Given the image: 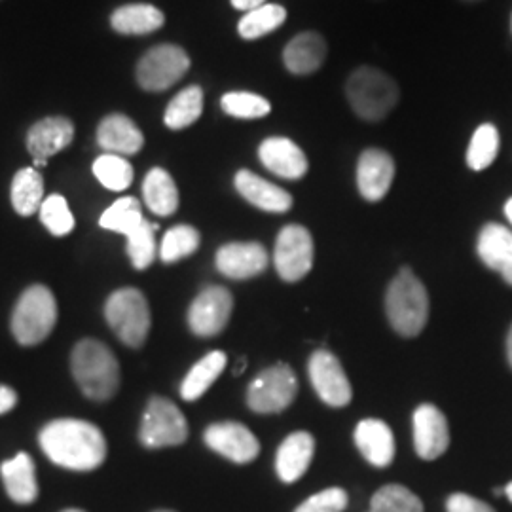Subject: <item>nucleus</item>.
Returning <instances> with one entry per match:
<instances>
[{"label": "nucleus", "mask_w": 512, "mask_h": 512, "mask_svg": "<svg viewBox=\"0 0 512 512\" xmlns=\"http://www.w3.org/2000/svg\"><path fill=\"white\" fill-rule=\"evenodd\" d=\"M38 442L52 463L69 471L88 473L107 458V440L90 421H50L42 427Z\"/></svg>", "instance_id": "1"}, {"label": "nucleus", "mask_w": 512, "mask_h": 512, "mask_svg": "<svg viewBox=\"0 0 512 512\" xmlns=\"http://www.w3.org/2000/svg\"><path fill=\"white\" fill-rule=\"evenodd\" d=\"M71 370L82 393L92 401H109L120 387V365L99 340H82L71 355Z\"/></svg>", "instance_id": "2"}, {"label": "nucleus", "mask_w": 512, "mask_h": 512, "mask_svg": "<svg viewBox=\"0 0 512 512\" xmlns=\"http://www.w3.org/2000/svg\"><path fill=\"white\" fill-rule=\"evenodd\" d=\"M385 311L391 327L404 338H414L425 329L429 319V294L412 270L404 268L385 296Z\"/></svg>", "instance_id": "3"}, {"label": "nucleus", "mask_w": 512, "mask_h": 512, "mask_svg": "<svg viewBox=\"0 0 512 512\" xmlns=\"http://www.w3.org/2000/svg\"><path fill=\"white\" fill-rule=\"evenodd\" d=\"M346 97L351 109L366 122H380L399 103V86L389 74L361 67L349 74Z\"/></svg>", "instance_id": "4"}, {"label": "nucleus", "mask_w": 512, "mask_h": 512, "mask_svg": "<svg viewBox=\"0 0 512 512\" xmlns=\"http://www.w3.org/2000/svg\"><path fill=\"white\" fill-rule=\"evenodd\" d=\"M55 321L54 294L44 285H33L19 296L18 306L12 313V332L19 344L37 346L52 334Z\"/></svg>", "instance_id": "5"}, {"label": "nucleus", "mask_w": 512, "mask_h": 512, "mask_svg": "<svg viewBox=\"0 0 512 512\" xmlns=\"http://www.w3.org/2000/svg\"><path fill=\"white\" fill-rule=\"evenodd\" d=\"M105 317L114 334L129 346L141 348L150 332V308L139 289H120L112 293L105 306Z\"/></svg>", "instance_id": "6"}, {"label": "nucleus", "mask_w": 512, "mask_h": 512, "mask_svg": "<svg viewBox=\"0 0 512 512\" xmlns=\"http://www.w3.org/2000/svg\"><path fill=\"white\" fill-rule=\"evenodd\" d=\"M298 393V380L289 365L270 366L247 389V404L256 414H279L289 408Z\"/></svg>", "instance_id": "7"}, {"label": "nucleus", "mask_w": 512, "mask_h": 512, "mask_svg": "<svg viewBox=\"0 0 512 512\" xmlns=\"http://www.w3.org/2000/svg\"><path fill=\"white\" fill-rule=\"evenodd\" d=\"M139 439L143 446L152 450L179 446L188 439V421L177 408V404L164 397H152L141 421Z\"/></svg>", "instance_id": "8"}, {"label": "nucleus", "mask_w": 512, "mask_h": 512, "mask_svg": "<svg viewBox=\"0 0 512 512\" xmlns=\"http://www.w3.org/2000/svg\"><path fill=\"white\" fill-rule=\"evenodd\" d=\"M190 69V57L175 44H160L143 55L137 80L147 92H164L175 86Z\"/></svg>", "instance_id": "9"}, {"label": "nucleus", "mask_w": 512, "mask_h": 512, "mask_svg": "<svg viewBox=\"0 0 512 512\" xmlns=\"http://www.w3.org/2000/svg\"><path fill=\"white\" fill-rule=\"evenodd\" d=\"M275 270L285 281H300L310 274L313 266V239L308 228L300 224L285 226L277 241L274 251Z\"/></svg>", "instance_id": "10"}, {"label": "nucleus", "mask_w": 512, "mask_h": 512, "mask_svg": "<svg viewBox=\"0 0 512 512\" xmlns=\"http://www.w3.org/2000/svg\"><path fill=\"white\" fill-rule=\"evenodd\" d=\"M308 370L311 385L323 403L332 408H342L351 403L353 389L336 355H332L327 349L315 351L311 355Z\"/></svg>", "instance_id": "11"}, {"label": "nucleus", "mask_w": 512, "mask_h": 512, "mask_svg": "<svg viewBox=\"0 0 512 512\" xmlns=\"http://www.w3.org/2000/svg\"><path fill=\"white\" fill-rule=\"evenodd\" d=\"M234 310V298L224 287H207L188 310V325L196 336L209 338L226 329Z\"/></svg>", "instance_id": "12"}, {"label": "nucleus", "mask_w": 512, "mask_h": 512, "mask_svg": "<svg viewBox=\"0 0 512 512\" xmlns=\"http://www.w3.org/2000/svg\"><path fill=\"white\" fill-rule=\"evenodd\" d=\"M203 439L213 452L239 465L255 461L256 456L260 454V444L255 435L245 425L236 421H222L209 425L205 429Z\"/></svg>", "instance_id": "13"}, {"label": "nucleus", "mask_w": 512, "mask_h": 512, "mask_svg": "<svg viewBox=\"0 0 512 512\" xmlns=\"http://www.w3.org/2000/svg\"><path fill=\"white\" fill-rule=\"evenodd\" d=\"M450 446L448 420L433 404H421L414 412V448L425 461L440 458Z\"/></svg>", "instance_id": "14"}, {"label": "nucleus", "mask_w": 512, "mask_h": 512, "mask_svg": "<svg viewBox=\"0 0 512 512\" xmlns=\"http://www.w3.org/2000/svg\"><path fill=\"white\" fill-rule=\"evenodd\" d=\"M395 179V162L380 148H368L357 164V186L366 202H380Z\"/></svg>", "instance_id": "15"}, {"label": "nucleus", "mask_w": 512, "mask_h": 512, "mask_svg": "<svg viewBox=\"0 0 512 512\" xmlns=\"http://www.w3.org/2000/svg\"><path fill=\"white\" fill-rule=\"evenodd\" d=\"M258 158L268 171L289 181L302 179L310 167L304 150L287 137L266 139L258 148Z\"/></svg>", "instance_id": "16"}, {"label": "nucleus", "mask_w": 512, "mask_h": 512, "mask_svg": "<svg viewBox=\"0 0 512 512\" xmlns=\"http://www.w3.org/2000/svg\"><path fill=\"white\" fill-rule=\"evenodd\" d=\"M266 249L255 243H228L217 253V270L230 279H251L268 268Z\"/></svg>", "instance_id": "17"}, {"label": "nucleus", "mask_w": 512, "mask_h": 512, "mask_svg": "<svg viewBox=\"0 0 512 512\" xmlns=\"http://www.w3.org/2000/svg\"><path fill=\"white\" fill-rule=\"evenodd\" d=\"M74 139L71 120L55 116L37 122L27 133V148L38 162H46L63 148L69 147Z\"/></svg>", "instance_id": "18"}, {"label": "nucleus", "mask_w": 512, "mask_h": 512, "mask_svg": "<svg viewBox=\"0 0 512 512\" xmlns=\"http://www.w3.org/2000/svg\"><path fill=\"white\" fill-rule=\"evenodd\" d=\"M476 251L480 260L512 287V232L509 228L490 222L478 236Z\"/></svg>", "instance_id": "19"}, {"label": "nucleus", "mask_w": 512, "mask_h": 512, "mask_svg": "<svg viewBox=\"0 0 512 512\" xmlns=\"http://www.w3.org/2000/svg\"><path fill=\"white\" fill-rule=\"evenodd\" d=\"M315 452V440L310 433L298 431L281 442L275 456V471L285 484L300 480L310 467Z\"/></svg>", "instance_id": "20"}, {"label": "nucleus", "mask_w": 512, "mask_h": 512, "mask_svg": "<svg viewBox=\"0 0 512 512\" xmlns=\"http://www.w3.org/2000/svg\"><path fill=\"white\" fill-rule=\"evenodd\" d=\"M0 476L8 497L18 505H31L38 497L37 469L35 461L19 452L16 458L8 459L0 465Z\"/></svg>", "instance_id": "21"}, {"label": "nucleus", "mask_w": 512, "mask_h": 512, "mask_svg": "<svg viewBox=\"0 0 512 512\" xmlns=\"http://www.w3.org/2000/svg\"><path fill=\"white\" fill-rule=\"evenodd\" d=\"M236 188L247 202L266 213H287L293 207V196L287 190L268 183L247 169H241L236 175Z\"/></svg>", "instance_id": "22"}, {"label": "nucleus", "mask_w": 512, "mask_h": 512, "mask_svg": "<svg viewBox=\"0 0 512 512\" xmlns=\"http://www.w3.org/2000/svg\"><path fill=\"white\" fill-rule=\"evenodd\" d=\"M327 59V42L325 38L313 31L300 33L285 46L283 63L289 73L306 76L323 67Z\"/></svg>", "instance_id": "23"}, {"label": "nucleus", "mask_w": 512, "mask_h": 512, "mask_svg": "<svg viewBox=\"0 0 512 512\" xmlns=\"http://www.w3.org/2000/svg\"><path fill=\"white\" fill-rule=\"evenodd\" d=\"M355 444L374 467H387L395 458V439L382 420H363L355 429Z\"/></svg>", "instance_id": "24"}, {"label": "nucleus", "mask_w": 512, "mask_h": 512, "mask_svg": "<svg viewBox=\"0 0 512 512\" xmlns=\"http://www.w3.org/2000/svg\"><path fill=\"white\" fill-rule=\"evenodd\" d=\"M97 143L109 154H137L143 145L145 137L141 129L133 124L124 114H110L97 129Z\"/></svg>", "instance_id": "25"}, {"label": "nucleus", "mask_w": 512, "mask_h": 512, "mask_svg": "<svg viewBox=\"0 0 512 512\" xmlns=\"http://www.w3.org/2000/svg\"><path fill=\"white\" fill-rule=\"evenodd\" d=\"M164 21V14L152 4L122 6L110 18L112 29L122 35H148L158 31Z\"/></svg>", "instance_id": "26"}, {"label": "nucleus", "mask_w": 512, "mask_h": 512, "mask_svg": "<svg viewBox=\"0 0 512 512\" xmlns=\"http://www.w3.org/2000/svg\"><path fill=\"white\" fill-rule=\"evenodd\" d=\"M143 196L148 209L160 217L173 215L179 207V190L173 177L162 167L150 169L143 183Z\"/></svg>", "instance_id": "27"}, {"label": "nucleus", "mask_w": 512, "mask_h": 512, "mask_svg": "<svg viewBox=\"0 0 512 512\" xmlns=\"http://www.w3.org/2000/svg\"><path fill=\"white\" fill-rule=\"evenodd\" d=\"M226 368V355L222 351H211L192 366L188 376L181 385V395L184 401H198L203 393L217 382L222 370Z\"/></svg>", "instance_id": "28"}, {"label": "nucleus", "mask_w": 512, "mask_h": 512, "mask_svg": "<svg viewBox=\"0 0 512 512\" xmlns=\"http://www.w3.org/2000/svg\"><path fill=\"white\" fill-rule=\"evenodd\" d=\"M44 203V181L37 169L25 167L12 181V205L21 217H31Z\"/></svg>", "instance_id": "29"}, {"label": "nucleus", "mask_w": 512, "mask_h": 512, "mask_svg": "<svg viewBox=\"0 0 512 512\" xmlns=\"http://www.w3.org/2000/svg\"><path fill=\"white\" fill-rule=\"evenodd\" d=\"M203 112V92L198 86H188L177 93L165 109L164 122L169 129L192 126Z\"/></svg>", "instance_id": "30"}, {"label": "nucleus", "mask_w": 512, "mask_h": 512, "mask_svg": "<svg viewBox=\"0 0 512 512\" xmlns=\"http://www.w3.org/2000/svg\"><path fill=\"white\" fill-rule=\"evenodd\" d=\"M287 19V10L279 4H264L256 10L247 12L239 21V37L245 40H256L266 37L279 29Z\"/></svg>", "instance_id": "31"}, {"label": "nucleus", "mask_w": 512, "mask_h": 512, "mask_svg": "<svg viewBox=\"0 0 512 512\" xmlns=\"http://www.w3.org/2000/svg\"><path fill=\"white\" fill-rule=\"evenodd\" d=\"M143 220L145 217L141 213V203L137 202L135 198H120L101 215L99 224L105 230L124 234L128 238L129 234H133L143 224Z\"/></svg>", "instance_id": "32"}, {"label": "nucleus", "mask_w": 512, "mask_h": 512, "mask_svg": "<svg viewBox=\"0 0 512 512\" xmlns=\"http://www.w3.org/2000/svg\"><path fill=\"white\" fill-rule=\"evenodd\" d=\"M198 247H200V232L188 224H179L167 230L160 245V256L165 264H173L181 258L194 255Z\"/></svg>", "instance_id": "33"}, {"label": "nucleus", "mask_w": 512, "mask_h": 512, "mask_svg": "<svg viewBox=\"0 0 512 512\" xmlns=\"http://www.w3.org/2000/svg\"><path fill=\"white\" fill-rule=\"evenodd\" d=\"M93 175L105 188L122 192L133 181V167L118 154H103L93 164Z\"/></svg>", "instance_id": "34"}, {"label": "nucleus", "mask_w": 512, "mask_h": 512, "mask_svg": "<svg viewBox=\"0 0 512 512\" xmlns=\"http://www.w3.org/2000/svg\"><path fill=\"white\" fill-rule=\"evenodd\" d=\"M499 152V131L492 124H482L476 129L467 150V165L473 171H482L494 164Z\"/></svg>", "instance_id": "35"}, {"label": "nucleus", "mask_w": 512, "mask_h": 512, "mask_svg": "<svg viewBox=\"0 0 512 512\" xmlns=\"http://www.w3.org/2000/svg\"><path fill=\"white\" fill-rule=\"evenodd\" d=\"M372 512H423L420 497L401 484H387L372 497Z\"/></svg>", "instance_id": "36"}, {"label": "nucleus", "mask_w": 512, "mask_h": 512, "mask_svg": "<svg viewBox=\"0 0 512 512\" xmlns=\"http://www.w3.org/2000/svg\"><path fill=\"white\" fill-rule=\"evenodd\" d=\"M220 107L226 114H230L234 118H241V120L264 118L272 110L268 99L249 92L226 93L220 101Z\"/></svg>", "instance_id": "37"}, {"label": "nucleus", "mask_w": 512, "mask_h": 512, "mask_svg": "<svg viewBox=\"0 0 512 512\" xmlns=\"http://www.w3.org/2000/svg\"><path fill=\"white\" fill-rule=\"evenodd\" d=\"M156 230H158V224H150L148 220H143V224L128 236V255L131 258V264L137 270H147L148 266L154 262Z\"/></svg>", "instance_id": "38"}, {"label": "nucleus", "mask_w": 512, "mask_h": 512, "mask_svg": "<svg viewBox=\"0 0 512 512\" xmlns=\"http://www.w3.org/2000/svg\"><path fill=\"white\" fill-rule=\"evenodd\" d=\"M40 220L42 224L54 234V236H67L71 234L74 228V217L69 209V203L59 196H48L44 203L40 205Z\"/></svg>", "instance_id": "39"}, {"label": "nucleus", "mask_w": 512, "mask_h": 512, "mask_svg": "<svg viewBox=\"0 0 512 512\" xmlns=\"http://www.w3.org/2000/svg\"><path fill=\"white\" fill-rule=\"evenodd\" d=\"M348 507V494L342 488H329L311 495L294 512H344Z\"/></svg>", "instance_id": "40"}, {"label": "nucleus", "mask_w": 512, "mask_h": 512, "mask_svg": "<svg viewBox=\"0 0 512 512\" xmlns=\"http://www.w3.org/2000/svg\"><path fill=\"white\" fill-rule=\"evenodd\" d=\"M448 512H495L488 503L476 499L473 495L454 494L446 501Z\"/></svg>", "instance_id": "41"}, {"label": "nucleus", "mask_w": 512, "mask_h": 512, "mask_svg": "<svg viewBox=\"0 0 512 512\" xmlns=\"http://www.w3.org/2000/svg\"><path fill=\"white\" fill-rule=\"evenodd\" d=\"M16 404H18V393L8 385H0V416L8 414Z\"/></svg>", "instance_id": "42"}, {"label": "nucleus", "mask_w": 512, "mask_h": 512, "mask_svg": "<svg viewBox=\"0 0 512 512\" xmlns=\"http://www.w3.org/2000/svg\"><path fill=\"white\" fill-rule=\"evenodd\" d=\"M232 4H234V8H238L241 12H251V10L264 6L266 0H232Z\"/></svg>", "instance_id": "43"}, {"label": "nucleus", "mask_w": 512, "mask_h": 512, "mask_svg": "<svg viewBox=\"0 0 512 512\" xmlns=\"http://www.w3.org/2000/svg\"><path fill=\"white\" fill-rule=\"evenodd\" d=\"M507 357H509V363L512 366V327L509 330V336H507Z\"/></svg>", "instance_id": "44"}, {"label": "nucleus", "mask_w": 512, "mask_h": 512, "mask_svg": "<svg viewBox=\"0 0 512 512\" xmlns=\"http://www.w3.org/2000/svg\"><path fill=\"white\" fill-rule=\"evenodd\" d=\"M245 366H247V361H245V359H239L238 365H236V370H234V374L239 376V374L245 370Z\"/></svg>", "instance_id": "45"}, {"label": "nucleus", "mask_w": 512, "mask_h": 512, "mask_svg": "<svg viewBox=\"0 0 512 512\" xmlns=\"http://www.w3.org/2000/svg\"><path fill=\"white\" fill-rule=\"evenodd\" d=\"M505 215H507V219L511 220L512 224V198L509 202L505 203Z\"/></svg>", "instance_id": "46"}, {"label": "nucleus", "mask_w": 512, "mask_h": 512, "mask_svg": "<svg viewBox=\"0 0 512 512\" xmlns=\"http://www.w3.org/2000/svg\"><path fill=\"white\" fill-rule=\"evenodd\" d=\"M505 495L509 497V501L512 503V482L511 484H507V486H505Z\"/></svg>", "instance_id": "47"}, {"label": "nucleus", "mask_w": 512, "mask_h": 512, "mask_svg": "<svg viewBox=\"0 0 512 512\" xmlns=\"http://www.w3.org/2000/svg\"><path fill=\"white\" fill-rule=\"evenodd\" d=\"M63 512H84V511H80V509H67V511H63Z\"/></svg>", "instance_id": "48"}, {"label": "nucleus", "mask_w": 512, "mask_h": 512, "mask_svg": "<svg viewBox=\"0 0 512 512\" xmlns=\"http://www.w3.org/2000/svg\"><path fill=\"white\" fill-rule=\"evenodd\" d=\"M465 2H478V0H465Z\"/></svg>", "instance_id": "49"}, {"label": "nucleus", "mask_w": 512, "mask_h": 512, "mask_svg": "<svg viewBox=\"0 0 512 512\" xmlns=\"http://www.w3.org/2000/svg\"><path fill=\"white\" fill-rule=\"evenodd\" d=\"M156 512H173V511H156Z\"/></svg>", "instance_id": "50"}]
</instances>
